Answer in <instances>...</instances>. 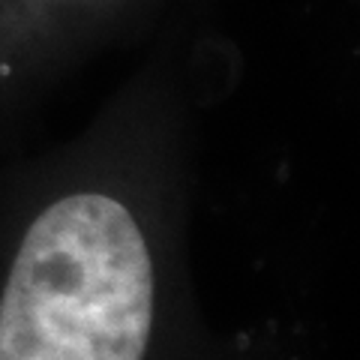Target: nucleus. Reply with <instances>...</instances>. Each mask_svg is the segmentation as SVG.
I'll return each instance as SVG.
<instances>
[{
    "label": "nucleus",
    "mask_w": 360,
    "mask_h": 360,
    "mask_svg": "<svg viewBox=\"0 0 360 360\" xmlns=\"http://www.w3.org/2000/svg\"><path fill=\"white\" fill-rule=\"evenodd\" d=\"M153 267L108 195L60 198L30 225L0 303V360H144Z\"/></svg>",
    "instance_id": "obj_1"
}]
</instances>
